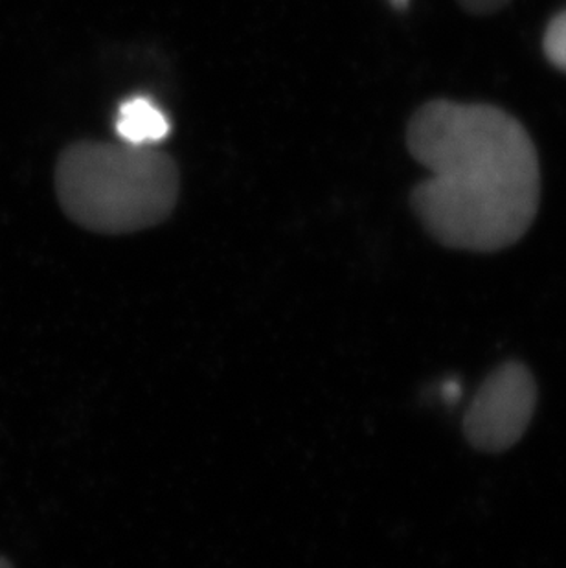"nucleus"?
<instances>
[{
    "instance_id": "9",
    "label": "nucleus",
    "mask_w": 566,
    "mask_h": 568,
    "mask_svg": "<svg viewBox=\"0 0 566 568\" xmlns=\"http://www.w3.org/2000/svg\"><path fill=\"white\" fill-rule=\"evenodd\" d=\"M0 568H13V565L6 558H0Z\"/></svg>"
},
{
    "instance_id": "1",
    "label": "nucleus",
    "mask_w": 566,
    "mask_h": 568,
    "mask_svg": "<svg viewBox=\"0 0 566 568\" xmlns=\"http://www.w3.org/2000/svg\"><path fill=\"white\" fill-rule=\"evenodd\" d=\"M406 148L431 172L412 190V210L445 247L497 253L534 225L539 155L528 131L503 109L425 103L408 122Z\"/></svg>"
},
{
    "instance_id": "7",
    "label": "nucleus",
    "mask_w": 566,
    "mask_h": 568,
    "mask_svg": "<svg viewBox=\"0 0 566 568\" xmlns=\"http://www.w3.org/2000/svg\"><path fill=\"white\" fill-rule=\"evenodd\" d=\"M459 392V383H447V385L442 386V397L444 399H458Z\"/></svg>"
},
{
    "instance_id": "8",
    "label": "nucleus",
    "mask_w": 566,
    "mask_h": 568,
    "mask_svg": "<svg viewBox=\"0 0 566 568\" xmlns=\"http://www.w3.org/2000/svg\"><path fill=\"white\" fill-rule=\"evenodd\" d=\"M391 2L392 8H396V10H405L406 6H408V2L411 0H388Z\"/></svg>"
},
{
    "instance_id": "6",
    "label": "nucleus",
    "mask_w": 566,
    "mask_h": 568,
    "mask_svg": "<svg viewBox=\"0 0 566 568\" xmlns=\"http://www.w3.org/2000/svg\"><path fill=\"white\" fill-rule=\"evenodd\" d=\"M465 11L475 13V16H489L495 11H501L512 2V0H456Z\"/></svg>"
},
{
    "instance_id": "2",
    "label": "nucleus",
    "mask_w": 566,
    "mask_h": 568,
    "mask_svg": "<svg viewBox=\"0 0 566 568\" xmlns=\"http://www.w3.org/2000/svg\"><path fill=\"white\" fill-rule=\"evenodd\" d=\"M54 183L59 204L75 225L100 234H131L173 214L181 179L164 151L80 140L61 151Z\"/></svg>"
},
{
    "instance_id": "3",
    "label": "nucleus",
    "mask_w": 566,
    "mask_h": 568,
    "mask_svg": "<svg viewBox=\"0 0 566 568\" xmlns=\"http://www.w3.org/2000/svg\"><path fill=\"white\" fill-rule=\"evenodd\" d=\"M537 385L523 363L498 366L482 383L464 418L473 447L487 453L506 450L520 440L534 418Z\"/></svg>"
},
{
    "instance_id": "5",
    "label": "nucleus",
    "mask_w": 566,
    "mask_h": 568,
    "mask_svg": "<svg viewBox=\"0 0 566 568\" xmlns=\"http://www.w3.org/2000/svg\"><path fill=\"white\" fill-rule=\"evenodd\" d=\"M546 60L556 69L566 72V10L557 13L546 28L543 39Z\"/></svg>"
},
{
    "instance_id": "4",
    "label": "nucleus",
    "mask_w": 566,
    "mask_h": 568,
    "mask_svg": "<svg viewBox=\"0 0 566 568\" xmlns=\"http://www.w3.org/2000/svg\"><path fill=\"white\" fill-rule=\"evenodd\" d=\"M170 131L166 114L150 98H129L118 109L117 133L125 144L153 148L166 140Z\"/></svg>"
}]
</instances>
